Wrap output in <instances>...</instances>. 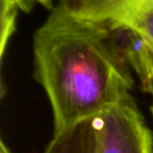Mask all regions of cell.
I'll return each mask as SVG.
<instances>
[{"label": "cell", "mask_w": 153, "mask_h": 153, "mask_svg": "<svg viewBox=\"0 0 153 153\" xmlns=\"http://www.w3.org/2000/svg\"><path fill=\"white\" fill-rule=\"evenodd\" d=\"M35 79L46 92L55 132L131 98L128 65L104 22L56 5L34 35Z\"/></svg>", "instance_id": "1"}, {"label": "cell", "mask_w": 153, "mask_h": 153, "mask_svg": "<svg viewBox=\"0 0 153 153\" xmlns=\"http://www.w3.org/2000/svg\"><path fill=\"white\" fill-rule=\"evenodd\" d=\"M98 153H153V136L132 98L94 117Z\"/></svg>", "instance_id": "2"}, {"label": "cell", "mask_w": 153, "mask_h": 153, "mask_svg": "<svg viewBox=\"0 0 153 153\" xmlns=\"http://www.w3.org/2000/svg\"><path fill=\"white\" fill-rule=\"evenodd\" d=\"M104 23L124 61L134 69L143 89L153 96V46L127 26Z\"/></svg>", "instance_id": "3"}, {"label": "cell", "mask_w": 153, "mask_h": 153, "mask_svg": "<svg viewBox=\"0 0 153 153\" xmlns=\"http://www.w3.org/2000/svg\"><path fill=\"white\" fill-rule=\"evenodd\" d=\"M44 153H98L94 117L56 131Z\"/></svg>", "instance_id": "4"}, {"label": "cell", "mask_w": 153, "mask_h": 153, "mask_svg": "<svg viewBox=\"0 0 153 153\" xmlns=\"http://www.w3.org/2000/svg\"><path fill=\"white\" fill-rule=\"evenodd\" d=\"M135 0H58V7L67 13L97 22L119 18Z\"/></svg>", "instance_id": "5"}, {"label": "cell", "mask_w": 153, "mask_h": 153, "mask_svg": "<svg viewBox=\"0 0 153 153\" xmlns=\"http://www.w3.org/2000/svg\"><path fill=\"white\" fill-rule=\"evenodd\" d=\"M107 22L135 30L153 46V0H135L119 18Z\"/></svg>", "instance_id": "6"}, {"label": "cell", "mask_w": 153, "mask_h": 153, "mask_svg": "<svg viewBox=\"0 0 153 153\" xmlns=\"http://www.w3.org/2000/svg\"><path fill=\"white\" fill-rule=\"evenodd\" d=\"M53 0H1V59L12 35L16 30L17 16L20 12L28 13L35 4H41L46 9H53Z\"/></svg>", "instance_id": "7"}, {"label": "cell", "mask_w": 153, "mask_h": 153, "mask_svg": "<svg viewBox=\"0 0 153 153\" xmlns=\"http://www.w3.org/2000/svg\"><path fill=\"white\" fill-rule=\"evenodd\" d=\"M0 153H12V151L9 149V147L4 144V142H1V146H0Z\"/></svg>", "instance_id": "8"}, {"label": "cell", "mask_w": 153, "mask_h": 153, "mask_svg": "<svg viewBox=\"0 0 153 153\" xmlns=\"http://www.w3.org/2000/svg\"><path fill=\"white\" fill-rule=\"evenodd\" d=\"M151 112H152V115H153V104H152V106H151Z\"/></svg>", "instance_id": "9"}]
</instances>
